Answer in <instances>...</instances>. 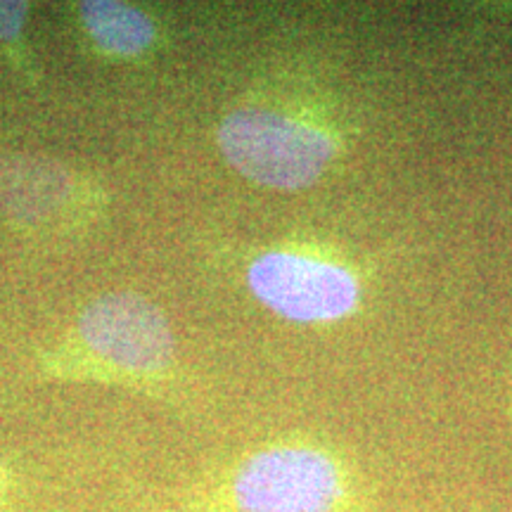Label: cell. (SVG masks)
<instances>
[{
  "instance_id": "6",
  "label": "cell",
  "mask_w": 512,
  "mask_h": 512,
  "mask_svg": "<svg viewBox=\"0 0 512 512\" xmlns=\"http://www.w3.org/2000/svg\"><path fill=\"white\" fill-rule=\"evenodd\" d=\"M81 19L93 41L112 55H140L155 41L152 19L126 3H114V0L81 3Z\"/></svg>"
},
{
  "instance_id": "8",
  "label": "cell",
  "mask_w": 512,
  "mask_h": 512,
  "mask_svg": "<svg viewBox=\"0 0 512 512\" xmlns=\"http://www.w3.org/2000/svg\"><path fill=\"white\" fill-rule=\"evenodd\" d=\"M8 472L3 470V467H0V505H3V501H5V494H8Z\"/></svg>"
},
{
  "instance_id": "7",
  "label": "cell",
  "mask_w": 512,
  "mask_h": 512,
  "mask_svg": "<svg viewBox=\"0 0 512 512\" xmlns=\"http://www.w3.org/2000/svg\"><path fill=\"white\" fill-rule=\"evenodd\" d=\"M24 19H27L24 3H0V41H17Z\"/></svg>"
},
{
  "instance_id": "3",
  "label": "cell",
  "mask_w": 512,
  "mask_h": 512,
  "mask_svg": "<svg viewBox=\"0 0 512 512\" xmlns=\"http://www.w3.org/2000/svg\"><path fill=\"white\" fill-rule=\"evenodd\" d=\"M247 283L261 304L299 323L344 318L358 302V283L347 268L306 254H261Z\"/></svg>"
},
{
  "instance_id": "5",
  "label": "cell",
  "mask_w": 512,
  "mask_h": 512,
  "mask_svg": "<svg viewBox=\"0 0 512 512\" xmlns=\"http://www.w3.org/2000/svg\"><path fill=\"white\" fill-rule=\"evenodd\" d=\"M74 176L48 159H0V207L22 223H50L72 207Z\"/></svg>"
},
{
  "instance_id": "1",
  "label": "cell",
  "mask_w": 512,
  "mask_h": 512,
  "mask_svg": "<svg viewBox=\"0 0 512 512\" xmlns=\"http://www.w3.org/2000/svg\"><path fill=\"white\" fill-rule=\"evenodd\" d=\"M358 484L349 463L311 441H283L249 453L219 494V512H354Z\"/></svg>"
},
{
  "instance_id": "2",
  "label": "cell",
  "mask_w": 512,
  "mask_h": 512,
  "mask_svg": "<svg viewBox=\"0 0 512 512\" xmlns=\"http://www.w3.org/2000/svg\"><path fill=\"white\" fill-rule=\"evenodd\" d=\"M219 145L242 176L275 190L311 185L335 157V140L323 128L256 107L235 110L221 121Z\"/></svg>"
},
{
  "instance_id": "4",
  "label": "cell",
  "mask_w": 512,
  "mask_h": 512,
  "mask_svg": "<svg viewBox=\"0 0 512 512\" xmlns=\"http://www.w3.org/2000/svg\"><path fill=\"white\" fill-rule=\"evenodd\" d=\"M79 335L95 356L131 375H157L174 358L164 313L140 294H105L83 311Z\"/></svg>"
}]
</instances>
